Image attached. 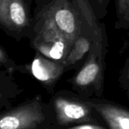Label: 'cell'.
<instances>
[{"label": "cell", "instance_id": "8", "mask_svg": "<svg viewBox=\"0 0 129 129\" xmlns=\"http://www.w3.org/2000/svg\"><path fill=\"white\" fill-rule=\"evenodd\" d=\"M88 102L107 122L110 129H129V111L127 110L100 101Z\"/></svg>", "mask_w": 129, "mask_h": 129}, {"label": "cell", "instance_id": "10", "mask_svg": "<svg viewBox=\"0 0 129 129\" xmlns=\"http://www.w3.org/2000/svg\"><path fill=\"white\" fill-rule=\"evenodd\" d=\"M0 67L5 68V70L11 75L17 71V65H16L14 60L8 56V52L2 45H0Z\"/></svg>", "mask_w": 129, "mask_h": 129}, {"label": "cell", "instance_id": "7", "mask_svg": "<svg viewBox=\"0 0 129 129\" xmlns=\"http://www.w3.org/2000/svg\"><path fill=\"white\" fill-rule=\"evenodd\" d=\"M17 71L31 74L48 90L52 89L66 73L63 61L48 58L37 51L35 52L31 63L17 66Z\"/></svg>", "mask_w": 129, "mask_h": 129}, {"label": "cell", "instance_id": "13", "mask_svg": "<svg viewBox=\"0 0 129 129\" xmlns=\"http://www.w3.org/2000/svg\"><path fill=\"white\" fill-rule=\"evenodd\" d=\"M68 129H106L96 125H80L71 127Z\"/></svg>", "mask_w": 129, "mask_h": 129}, {"label": "cell", "instance_id": "12", "mask_svg": "<svg viewBox=\"0 0 129 129\" xmlns=\"http://www.w3.org/2000/svg\"><path fill=\"white\" fill-rule=\"evenodd\" d=\"M119 82L129 97V54L120 73Z\"/></svg>", "mask_w": 129, "mask_h": 129}, {"label": "cell", "instance_id": "9", "mask_svg": "<svg viewBox=\"0 0 129 129\" xmlns=\"http://www.w3.org/2000/svg\"><path fill=\"white\" fill-rule=\"evenodd\" d=\"M116 29H129V0H115Z\"/></svg>", "mask_w": 129, "mask_h": 129}, {"label": "cell", "instance_id": "6", "mask_svg": "<svg viewBox=\"0 0 129 129\" xmlns=\"http://www.w3.org/2000/svg\"><path fill=\"white\" fill-rule=\"evenodd\" d=\"M57 122L60 125H70L92 120V110H94L88 102L80 101L64 94L57 93L53 99Z\"/></svg>", "mask_w": 129, "mask_h": 129}, {"label": "cell", "instance_id": "3", "mask_svg": "<svg viewBox=\"0 0 129 129\" xmlns=\"http://www.w3.org/2000/svg\"><path fill=\"white\" fill-rule=\"evenodd\" d=\"M29 39L35 51L60 61L65 60L73 42L51 23L38 17H34L33 32Z\"/></svg>", "mask_w": 129, "mask_h": 129}, {"label": "cell", "instance_id": "1", "mask_svg": "<svg viewBox=\"0 0 129 129\" xmlns=\"http://www.w3.org/2000/svg\"><path fill=\"white\" fill-rule=\"evenodd\" d=\"M109 40L104 23L99 22L93 38V44L83 66L70 79L73 88L83 94L96 92L101 96L104 81L106 55Z\"/></svg>", "mask_w": 129, "mask_h": 129}, {"label": "cell", "instance_id": "11", "mask_svg": "<svg viewBox=\"0 0 129 129\" xmlns=\"http://www.w3.org/2000/svg\"><path fill=\"white\" fill-rule=\"evenodd\" d=\"M91 4L96 16L99 20L103 19L107 14V8L110 0H88Z\"/></svg>", "mask_w": 129, "mask_h": 129}, {"label": "cell", "instance_id": "4", "mask_svg": "<svg viewBox=\"0 0 129 129\" xmlns=\"http://www.w3.org/2000/svg\"><path fill=\"white\" fill-rule=\"evenodd\" d=\"M32 0H0V27L17 42L31 36L34 17L31 13Z\"/></svg>", "mask_w": 129, "mask_h": 129}, {"label": "cell", "instance_id": "5", "mask_svg": "<svg viewBox=\"0 0 129 129\" xmlns=\"http://www.w3.org/2000/svg\"><path fill=\"white\" fill-rule=\"evenodd\" d=\"M45 119L42 99L38 95L2 113L0 129H37L42 125Z\"/></svg>", "mask_w": 129, "mask_h": 129}, {"label": "cell", "instance_id": "2", "mask_svg": "<svg viewBox=\"0 0 129 129\" xmlns=\"http://www.w3.org/2000/svg\"><path fill=\"white\" fill-rule=\"evenodd\" d=\"M33 17L46 20L73 42L79 34L82 15L73 0H34Z\"/></svg>", "mask_w": 129, "mask_h": 129}]
</instances>
